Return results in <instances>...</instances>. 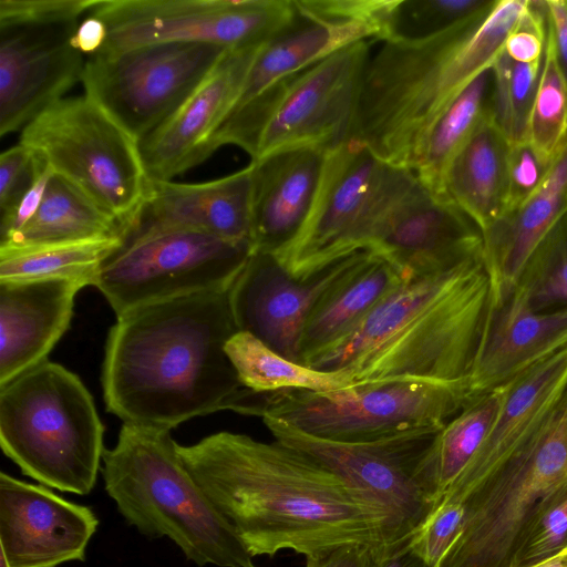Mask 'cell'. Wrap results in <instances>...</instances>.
Masks as SVG:
<instances>
[{
    "instance_id": "7bdbcfd3",
    "label": "cell",
    "mask_w": 567,
    "mask_h": 567,
    "mask_svg": "<svg viewBox=\"0 0 567 567\" xmlns=\"http://www.w3.org/2000/svg\"><path fill=\"white\" fill-rule=\"evenodd\" d=\"M95 0H0V24L80 18Z\"/></svg>"
},
{
    "instance_id": "4316f807",
    "label": "cell",
    "mask_w": 567,
    "mask_h": 567,
    "mask_svg": "<svg viewBox=\"0 0 567 567\" xmlns=\"http://www.w3.org/2000/svg\"><path fill=\"white\" fill-rule=\"evenodd\" d=\"M403 280L381 256L358 251L349 268L312 307L301 336L300 363L353 330Z\"/></svg>"
},
{
    "instance_id": "83f0119b",
    "label": "cell",
    "mask_w": 567,
    "mask_h": 567,
    "mask_svg": "<svg viewBox=\"0 0 567 567\" xmlns=\"http://www.w3.org/2000/svg\"><path fill=\"white\" fill-rule=\"evenodd\" d=\"M368 39L374 40L375 31L364 22L299 13L292 25L260 47L231 112L336 51Z\"/></svg>"
},
{
    "instance_id": "db71d44e",
    "label": "cell",
    "mask_w": 567,
    "mask_h": 567,
    "mask_svg": "<svg viewBox=\"0 0 567 567\" xmlns=\"http://www.w3.org/2000/svg\"><path fill=\"white\" fill-rule=\"evenodd\" d=\"M566 549H567V547H566Z\"/></svg>"
},
{
    "instance_id": "6da1fadb",
    "label": "cell",
    "mask_w": 567,
    "mask_h": 567,
    "mask_svg": "<svg viewBox=\"0 0 567 567\" xmlns=\"http://www.w3.org/2000/svg\"><path fill=\"white\" fill-rule=\"evenodd\" d=\"M185 466L247 550L320 559L385 543V511L308 455L278 441L218 432L177 446Z\"/></svg>"
},
{
    "instance_id": "4dcf8cb0",
    "label": "cell",
    "mask_w": 567,
    "mask_h": 567,
    "mask_svg": "<svg viewBox=\"0 0 567 567\" xmlns=\"http://www.w3.org/2000/svg\"><path fill=\"white\" fill-rule=\"evenodd\" d=\"M492 69L481 73L450 105L431 130L413 168L420 184L447 197L445 179L451 164L491 114Z\"/></svg>"
},
{
    "instance_id": "ffe728a7",
    "label": "cell",
    "mask_w": 567,
    "mask_h": 567,
    "mask_svg": "<svg viewBox=\"0 0 567 567\" xmlns=\"http://www.w3.org/2000/svg\"><path fill=\"white\" fill-rule=\"evenodd\" d=\"M409 278L435 271L484 250L476 225L449 198L420 182L384 217L367 249Z\"/></svg>"
},
{
    "instance_id": "60d3db41",
    "label": "cell",
    "mask_w": 567,
    "mask_h": 567,
    "mask_svg": "<svg viewBox=\"0 0 567 567\" xmlns=\"http://www.w3.org/2000/svg\"><path fill=\"white\" fill-rule=\"evenodd\" d=\"M550 166L539 157L527 140L509 143L505 215L536 192Z\"/></svg>"
},
{
    "instance_id": "7c38bea8",
    "label": "cell",
    "mask_w": 567,
    "mask_h": 567,
    "mask_svg": "<svg viewBox=\"0 0 567 567\" xmlns=\"http://www.w3.org/2000/svg\"><path fill=\"white\" fill-rule=\"evenodd\" d=\"M254 252L192 230H164L122 240L103 262L94 287L116 318L135 309L200 292L228 290Z\"/></svg>"
},
{
    "instance_id": "bcb514c9",
    "label": "cell",
    "mask_w": 567,
    "mask_h": 567,
    "mask_svg": "<svg viewBox=\"0 0 567 567\" xmlns=\"http://www.w3.org/2000/svg\"><path fill=\"white\" fill-rule=\"evenodd\" d=\"M383 545V544H382ZM381 545H348L316 560V567H373Z\"/></svg>"
},
{
    "instance_id": "44dd1931",
    "label": "cell",
    "mask_w": 567,
    "mask_h": 567,
    "mask_svg": "<svg viewBox=\"0 0 567 567\" xmlns=\"http://www.w3.org/2000/svg\"><path fill=\"white\" fill-rule=\"evenodd\" d=\"M164 230H192L251 243V166L203 183L150 181L122 240Z\"/></svg>"
},
{
    "instance_id": "5bb4252c",
    "label": "cell",
    "mask_w": 567,
    "mask_h": 567,
    "mask_svg": "<svg viewBox=\"0 0 567 567\" xmlns=\"http://www.w3.org/2000/svg\"><path fill=\"white\" fill-rule=\"evenodd\" d=\"M107 29L95 54L169 42L258 47L295 23V0H95Z\"/></svg>"
},
{
    "instance_id": "d6a6232c",
    "label": "cell",
    "mask_w": 567,
    "mask_h": 567,
    "mask_svg": "<svg viewBox=\"0 0 567 567\" xmlns=\"http://www.w3.org/2000/svg\"><path fill=\"white\" fill-rule=\"evenodd\" d=\"M121 244V237H107L0 249V281L68 279L94 286L103 262Z\"/></svg>"
},
{
    "instance_id": "74e56055",
    "label": "cell",
    "mask_w": 567,
    "mask_h": 567,
    "mask_svg": "<svg viewBox=\"0 0 567 567\" xmlns=\"http://www.w3.org/2000/svg\"><path fill=\"white\" fill-rule=\"evenodd\" d=\"M517 285L537 311L567 308V210L537 247Z\"/></svg>"
},
{
    "instance_id": "e575fe53",
    "label": "cell",
    "mask_w": 567,
    "mask_h": 567,
    "mask_svg": "<svg viewBox=\"0 0 567 567\" xmlns=\"http://www.w3.org/2000/svg\"><path fill=\"white\" fill-rule=\"evenodd\" d=\"M525 140L548 165L567 146V80L547 27L545 52Z\"/></svg>"
},
{
    "instance_id": "3957f363",
    "label": "cell",
    "mask_w": 567,
    "mask_h": 567,
    "mask_svg": "<svg viewBox=\"0 0 567 567\" xmlns=\"http://www.w3.org/2000/svg\"><path fill=\"white\" fill-rule=\"evenodd\" d=\"M495 307L483 250L405 278L353 330L305 365L347 372L355 384L470 386Z\"/></svg>"
},
{
    "instance_id": "9c48e42d",
    "label": "cell",
    "mask_w": 567,
    "mask_h": 567,
    "mask_svg": "<svg viewBox=\"0 0 567 567\" xmlns=\"http://www.w3.org/2000/svg\"><path fill=\"white\" fill-rule=\"evenodd\" d=\"M472 399L470 386L417 381L365 383L316 392L262 393L259 417L338 442H365L442 429Z\"/></svg>"
},
{
    "instance_id": "2e32d148",
    "label": "cell",
    "mask_w": 567,
    "mask_h": 567,
    "mask_svg": "<svg viewBox=\"0 0 567 567\" xmlns=\"http://www.w3.org/2000/svg\"><path fill=\"white\" fill-rule=\"evenodd\" d=\"M80 22L0 24V136L22 131L82 80L86 59L71 41Z\"/></svg>"
},
{
    "instance_id": "9a60e30c",
    "label": "cell",
    "mask_w": 567,
    "mask_h": 567,
    "mask_svg": "<svg viewBox=\"0 0 567 567\" xmlns=\"http://www.w3.org/2000/svg\"><path fill=\"white\" fill-rule=\"evenodd\" d=\"M228 49L169 42L87 56L84 94L138 142L188 97Z\"/></svg>"
},
{
    "instance_id": "277c9868",
    "label": "cell",
    "mask_w": 567,
    "mask_h": 567,
    "mask_svg": "<svg viewBox=\"0 0 567 567\" xmlns=\"http://www.w3.org/2000/svg\"><path fill=\"white\" fill-rule=\"evenodd\" d=\"M529 0H497L425 41L383 42L370 55L352 138L382 161L413 171L436 121L492 69Z\"/></svg>"
},
{
    "instance_id": "681fc988",
    "label": "cell",
    "mask_w": 567,
    "mask_h": 567,
    "mask_svg": "<svg viewBox=\"0 0 567 567\" xmlns=\"http://www.w3.org/2000/svg\"><path fill=\"white\" fill-rule=\"evenodd\" d=\"M411 539L381 545L373 567H427L413 551Z\"/></svg>"
},
{
    "instance_id": "f6af8a7d",
    "label": "cell",
    "mask_w": 567,
    "mask_h": 567,
    "mask_svg": "<svg viewBox=\"0 0 567 567\" xmlns=\"http://www.w3.org/2000/svg\"><path fill=\"white\" fill-rule=\"evenodd\" d=\"M52 175V171L42 161L41 168L32 186L20 203L10 214L0 217V243L7 240L20 230L32 218L43 199L44 192Z\"/></svg>"
},
{
    "instance_id": "816d5d0a",
    "label": "cell",
    "mask_w": 567,
    "mask_h": 567,
    "mask_svg": "<svg viewBox=\"0 0 567 567\" xmlns=\"http://www.w3.org/2000/svg\"><path fill=\"white\" fill-rule=\"evenodd\" d=\"M0 567H10L1 554H0Z\"/></svg>"
},
{
    "instance_id": "d6986e66",
    "label": "cell",
    "mask_w": 567,
    "mask_h": 567,
    "mask_svg": "<svg viewBox=\"0 0 567 567\" xmlns=\"http://www.w3.org/2000/svg\"><path fill=\"white\" fill-rule=\"evenodd\" d=\"M355 254L299 280L272 254L254 251L229 289L238 331L251 333L279 354L300 363L301 336L312 307L349 268Z\"/></svg>"
},
{
    "instance_id": "cb8c5ba5",
    "label": "cell",
    "mask_w": 567,
    "mask_h": 567,
    "mask_svg": "<svg viewBox=\"0 0 567 567\" xmlns=\"http://www.w3.org/2000/svg\"><path fill=\"white\" fill-rule=\"evenodd\" d=\"M326 152L295 148L251 161L254 251L276 254L306 223L316 199Z\"/></svg>"
},
{
    "instance_id": "ba28073f",
    "label": "cell",
    "mask_w": 567,
    "mask_h": 567,
    "mask_svg": "<svg viewBox=\"0 0 567 567\" xmlns=\"http://www.w3.org/2000/svg\"><path fill=\"white\" fill-rule=\"evenodd\" d=\"M19 143L112 216L124 234L150 179L140 142L102 106L85 94L63 97L22 128Z\"/></svg>"
},
{
    "instance_id": "5b68a950",
    "label": "cell",
    "mask_w": 567,
    "mask_h": 567,
    "mask_svg": "<svg viewBox=\"0 0 567 567\" xmlns=\"http://www.w3.org/2000/svg\"><path fill=\"white\" fill-rule=\"evenodd\" d=\"M177 446L171 431L123 423L102 457L104 487L121 515L147 537H168L200 567H258Z\"/></svg>"
},
{
    "instance_id": "7a4b0ae2",
    "label": "cell",
    "mask_w": 567,
    "mask_h": 567,
    "mask_svg": "<svg viewBox=\"0 0 567 567\" xmlns=\"http://www.w3.org/2000/svg\"><path fill=\"white\" fill-rule=\"evenodd\" d=\"M229 289L148 305L116 318L102 367L107 411L123 423L171 431L192 417L259 415L225 352L237 332Z\"/></svg>"
},
{
    "instance_id": "f546056e",
    "label": "cell",
    "mask_w": 567,
    "mask_h": 567,
    "mask_svg": "<svg viewBox=\"0 0 567 567\" xmlns=\"http://www.w3.org/2000/svg\"><path fill=\"white\" fill-rule=\"evenodd\" d=\"M122 235L121 225L112 216L53 174L35 214L20 230L0 243V249L122 238Z\"/></svg>"
},
{
    "instance_id": "f907efd6",
    "label": "cell",
    "mask_w": 567,
    "mask_h": 567,
    "mask_svg": "<svg viewBox=\"0 0 567 567\" xmlns=\"http://www.w3.org/2000/svg\"><path fill=\"white\" fill-rule=\"evenodd\" d=\"M529 567H567V549Z\"/></svg>"
},
{
    "instance_id": "8d00e7d4",
    "label": "cell",
    "mask_w": 567,
    "mask_h": 567,
    "mask_svg": "<svg viewBox=\"0 0 567 567\" xmlns=\"http://www.w3.org/2000/svg\"><path fill=\"white\" fill-rule=\"evenodd\" d=\"M542 63H517L504 51L492 68L491 114L509 143L525 140Z\"/></svg>"
},
{
    "instance_id": "7dc6e473",
    "label": "cell",
    "mask_w": 567,
    "mask_h": 567,
    "mask_svg": "<svg viewBox=\"0 0 567 567\" xmlns=\"http://www.w3.org/2000/svg\"><path fill=\"white\" fill-rule=\"evenodd\" d=\"M547 27L551 33L557 59L567 80V0H546Z\"/></svg>"
},
{
    "instance_id": "ac0fdd59",
    "label": "cell",
    "mask_w": 567,
    "mask_h": 567,
    "mask_svg": "<svg viewBox=\"0 0 567 567\" xmlns=\"http://www.w3.org/2000/svg\"><path fill=\"white\" fill-rule=\"evenodd\" d=\"M99 519L44 485L0 473V554L10 567H58L84 560Z\"/></svg>"
},
{
    "instance_id": "7402d4cb",
    "label": "cell",
    "mask_w": 567,
    "mask_h": 567,
    "mask_svg": "<svg viewBox=\"0 0 567 567\" xmlns=\"http://www.w3.org/2000/svg\"><path fill=\"white\" fill-rule=\"evenodd\" d=\"M567 389V346L504 384L496 419L440 502L463 504L539 430Z\"/></svg>"
},
{
    "instance_id": "836d02e7",
    "label": "cell",
    "mask_w": 567,
    "mask_h": 567,
    "mask_svg": "<svg viewBox=\"0 0 567 567\" xmlns=\"http://www.w3.org/2000/svg\"><path fill=\"white\" fill-rule=\"evenodd\" d=\"M504 385L472 398L437 433L433 462L440 501L468 465L499 411Z\"/></svg>"
},
{
    "instance_id": "d590c367",
    "label": "cell",
    "mask_w": 567,
    "mask_h": 567,
    "mask_svg": "<svg viewBox=\"0 0 567 567\" xmlns=\"http://www.w3.org/2000/svg\"><path fill=\"white\" fill-rule=\"evenodd\" d=\"M488 0H391L378 40L414 43L434 38L491 4Z\"/></svg>"
},
{
    "instance_id": "c3c4849f",
    "label": "cell",
    "mask_w": 567,
    "mask_h": 567,
    "mask_svg": "<svg viewBox=\"0 0 567 567\" xmlns=\"http://www.w3.org/2000/svg\"><path fill=\"white\" fill-rule=\"evenodd\" d=\"M106 38L107 29L105 23L101 19L87 14L79 23L71 41L72 45L83 55L91 56L101 50Z\"/></svg>"
},
{
    "instance_id": "ab89813d",
    "label": "cell",
    "mask_w": 567,
    "mask_h": 567,
    "mask_svg": "<svg viewBox=\"0 0 567 567\" xmlns=\"http://www.w3.org/2000/svg\"><path fill=\"white\" fill-rule=\"evenodd\" d=\"M464 504L440 502L422 527L413 535L411 547L427 567H437L461 534Z\"/></svg>"
},
{
    "instance_id": "8fae6325",
    "label": "cell",
    "mask_w": 567,
    "mask_h": 567,
    "mask_svg": "<svg viewBox=\"0 0 567 567\" xmlns=\"http://www.w3.org/2000/svg\"><path fill=\"white\" fill-rule=\"evenodd\" d=\"M262 421L275 441L316 460L385 511V545L412 538L440 503L433 445L441 429L338 442L306 434L278 420Z\"/></svg>"
},
{
    "instance_id": "f35d334b",
    "label": "cell",
    "mask_w": 567,
    "mask_h": 567,
    "mask_svg": "<svg viewBox=\"0 0 567 567\" xmlns=\"http://www.w3.org/2000/svg\"><path fill=\"white\" fill-rule=\"evenodd\" d=\"M567 547V480L535 506L517 544L511 567H529Z\"/></svg>"
},
{
    "instance_id": "b9f144b4",
    "label": "cell",
    "mask_w": 567,
    "mask_h": 567,
    "mask_svg": "<svg viewBox=\"0 0 567 567\" xmlns=\"http://www.w3.org/2000/svg\"><path fill=\"white\" fill-rule=\"evenodd\" d=\"M42 161L28 147L17 144L0 155V213L10 214L32 186Z\"/></svg>"
},
{
    "instance_id": "484cf974",
    "label": "cell",
    "mask_w": 567,
    "mask_h": 567,
    "mask_svg": "<svg viewBox=\"0 0 567 567\" xmlns=\"http://www.w3.org/2000/svg\"><path fill=\"white\" fill-rule=\"evenodd\" d=\"M566 210L567 146L536 192L483 236L495 305L517 286L528 260Z\"/></svg>"
},
{
    "instance_id": "f1b7e54d",
    "label": "cell",
    "mask_w": 567,
    "mask_h": 567,
    "mask_svg": "<svg viewBox=\"0 0 567 567\" xmlns=\"http://www.w3.org/2000/svg\"><path fill=\"white\" fill-rule=\"evenodd\" d=\"M508 148L509 142L489 114L446 175V196L476 225L482 236L506 212Z\"/></svg>"
},
{
    "instance_id": "f5cc1de1",
    "label": "cell",
    "mask_w": 567,
    "mask_h": 567,
    "mask_svg": "<svg viewBox=\"0 0 567 567\" xmlns=\"http://www.w3.org/2000/svg\"><path fill=\"white\" fill-rule=\"evenodd\" d=\"M306 567H316V560L315 559H307L306 560Z\"/></svg>"
},
{
    "instance_id": "603a6c76",
    "label": "cell",
    "mask_w": 567,
    "mask_h": 567,
    "mask_svg": "<svg viewBox=\"0 0 567 567\" xmlns=\"http://www.w3.org/2000/svg\"><path fill=\"white\" fill-rule=\"evenodd\" d=\"M84 287L68 279L0 281V385L47 360Z\"/></svg>"
},
{
    "instance_id": "d4e9b609",
    "label": "cell",
    "mask_w": 567,
    "mask_h": 567,
    "mask_svg": "<svg viewBox=\"0 0 567 567\" xmlns=\"http://www.w3.org/2000/svg\"><path fill=\"white\" fill-rule=\"evenodd\" d=\"M567 346V308L537 311L519 285L495 307L472 375V398L499 388Z\"/></svg>"
},
{
    "instance_id": "ee69618b",
    "label": "cell",
    "mask_w": 567,
    "mask_h": 567,
    "mask_svg": "<svg viewBox=\"0 0 567 567\" xmlns=\"http://www.w3.org/2000/svg\"><path fill=\"white\" fill-rule=\"evenodd\" d=\"M547 34L544 1H532L522 21L506 39L504 51L517 63H534L543 60Z\"/></svg>"
},
{
    "instance_id": "1f68e13d",
    "label": "cell",
    "mask_w": 567,
    "mask_h": 567,
    "mask_svg": "<svg viewBox=\"0 0 567 567\" xmlns=\"http://www.w3.org/2000/svg\"><path fill=\"white\" fill-rule=\"evenodd\" d=\"M239 381L256 393L288 389L316 392L354 385L353 378L342 371L315 369L279 354L249 332H235L225 344Z\"/></svg>"
},
{
    "instance_id": "30bf717a",
    "label": "cell",
    "mask_w": 567,
    "mask_h": 567,
    "mask_svg": "<svg viewBox=\"0 0 567 567\" xmlns=\"http://www.w3.org/2000/svg\"><path fill=\"white\" fill-rule=\"evenodd\" d=\"M567 480V389L539 427L464 501L460 536L437 567H511L538 502Z\"/></svg>"
},
{
    "instance_id": "4fadbf2b",
    "label": "cell",
    "mask_w": 567,
    "mask_h": 567,
    "mask_svg": "<svg viewBox=\"0 0 567 567\" xmlns=\"http://www.w3.org/2000/svg\"><path fill=\"white\" fill-rule=\"evenodd\" d=\"M370 55L368 40L349 44L251 103V161L295 148L327 153L352 138Z\"/></svg>"
},
{
    "instance_id": "e0dca14e",
    "label": "cell",
    "mask_w": 567,
    "mask_h": 567,
    "mask_svg": "<svg viewBox=\"0 0 567 567\" xmlns=\"http://www.w3.org/2000/svg\"><path fill=\"white\" fill-rule=\"evenodd\" d=\"M261 45L226 50L177 110L140 141L150 181H172L213 154L212 140L237 103Z\"/></svg>"
},
{
    "instance_id": "52a82bcc",
    "label": "cell",
    "mask_w": 567,
    "mask_h": 567,
    "mask_svg": "<svg viewBox=\"0 0 567 567\" xmlns=\"http://www.w3.org/2000/svg\"><path fill=\"white\" fill-rule=\"evenodd\" d=\"M411 169L382 161L350 138L326 153L315 203L293 240L272 254L305 280L367 250L388 213L417 184Z\"/></svg>"
},
{
    "instance_id": "8992f818",
    "label": "cell",
    "mask_w": 567,
    "mask_h": 567,
    "mask_svg": "<svg viewBox=\"0 0 567 567\" xmlns=\"http://www.w3.org/2000/svg\"><path fill=\"white\" fill-rule=\"evenodd\" d=\"M104 426L83 382L45 360L0 385V445L24 475L79 495L96 482Z\"/></svg>"
}]
</instances>
